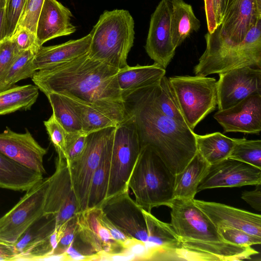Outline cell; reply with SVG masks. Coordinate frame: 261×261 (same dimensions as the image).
<instances>
[{
  "label": "cell",
  "instance_id": "obj_1",
  "mask_svg": "<svg viewBox=\"0 0 261 261\" xmlns=\"http://www.w3.org/2000/svg\"><path fill=\"white\" fill-rule=\"evenodd\" d=\"M118 71L90 58L87 53L70 61L36 71L31 78L45 95L54 92L70 97L120 123L127 115L118 83Z\"/></svg>",
  "mask_w": 261,
  "mask_h": 261
},
{
  "label": "cell",
  "instance_id": "obj_2",
  "mask_svg": "<svg viewBox=\"0 0 261 261\" xmlns=\"http://www.w3.org/2000/svg\"><path fill=\"white\" fill-rule=\"evenodd\" d=\"M123 99L126 114L134 117L141 148L151 146L173 174L181 172L197 152L194 131L162 112L154 101L152 85Z\"/></svg>",
  "mask_w": 261,
  "mask_h": 261
},
{
  "label": "cell",
  "instance_id": "obj_3",
  "mask_svg": "<svg viewBox=\"0 0 261 261\" xmlns=\"http://www.w3.org/2000/svg\"><path fill=\"white\" fill-rule=\"evenodd\" d=\"M204 37L206 48L194 67L195 75L206 76L246 66L261 69V20L239 43L223 40L217 29Z\"/></svg>",
  "mask_w": 261,
  "mask_h": 261
},
{
  "label": "cell",
  "instance_id": "obj_4",
  "mask_svg": "<svg viewBox=\"0 0 261 261\" xmlns=\"http://www.w3.org/2000/svg\"><path fill=\"white\" fill-rule=\"evenodd\" d=\"M175 175L155 150L141 147L128 182L136 202L151 213L154 207L169 206L174 198Z\"/></svg>",
  "mask_w": 261,
  "mask_h": 261
},
{
  "label": "cell",
  "instance_id": "obj_5",
  "mask_svg": "<svg viewBox=\"0 0 261 261\" xmlns=\"http://www.w3.org/2000/svg\"><path fill=\"white\" fill-rule=\"evenodd\" d=\"M134 24L127 10L105 11L89 33L88 56L119 69L127 66V56L134 44Z\"/></svg>",
  "mask_w": 261,
  "mask_h": 261
},
{
  "label": "cell",
  "instance_id": "obj_6",
  "mask_svg": "<svg viewBox=\"0 0 261 261\" xmlns=\"http://www.w3.org/2000/svg\"><path fill=\"white\" fill-rule=\"evenodd\" d=\"M168 80L185 121L193 130L216 109L217 81L214 77L198 75L173 76Z\"/></svg>",
  "mask_w": 261,
  "mask_h": 261
},
{
  "label": "cell",
  "instance_id": "obj_7",
  "mask_svg": "<svg viewBox=\"0 0 261 261\" xmlns=\"http://www.w3.org/2000/svg\"><path fill=\"white\" fill-rule=\"evenodd\" d=\"M141 148L134 117L127 115L116 126L106 198L128 191V180Z\"/></svg>",
  "mask_w": 261,
  "mask_h": 261
},
{
  "label": "cell",
  "instance_id": "obj_8",
  "mask_svg": "<svg viewBox=\"0 0 261 261\" xmlns=\"http://www.w3.org/2000/svg\"><path fill=\"white\" fill-rule=\"evenodd\" d=\"M115 128V126H110L87 134L83 151L76 159L68 164L79 213L87 208L93 174L106 148L114 139Z\"/></svg>",
  "mask_w": 261,
  "mask_h": 261
},
{
  "label": "cell",
  "instance_id": "obj_9",
  "mask_svg": "<svg viewBox=\"0 0 261 261\" xmlns=\"http://www.w3.org/2000/svg\"><path fill=\"white\" fill-rule=\"evenodd\" d=\"M45 178L27 190L19 201L0 218V241L14 244L26 230L44 215L49 184Z\"/></svg>",
  "mask_w": 261,
  "mask_h": 261
},
{
  "label": "cell",
  "instance_id": "obj_10",
  "mask_svg": "<svg viewBox=\"0 0 261 261\" xmlns=\"http://www.w3.org/2000/svg\"><path fill=\"white\" fill-rule=\"evenodd\" d=\"M55 167L49 177L44 215H54L56 227L59 228L79 213V206L66 159L57 156Z\"/></svg>",
  "mask_w": 261,
  "mask_h": 261
},
{
  "label": "cell",
  "instance_id": "obj_11",
  "mask_svg": "<svg viewBox=\"0 0 261 261\" xmlns=\"http://www.w3.org/2000/svg\"><path fill=\"white\" fill-rule=\"evenodd\" d=\"M193 200L174 198L171 208V225L180 240L221 242L217 227Z\"/></svg>",
  "mask_w": 261,
  "mask_h": 261
},
{
  "label": "cell",
  "instance_id": "obj_12",
  "mask_svg": "<svg viewBox=\"0 0 261 261\" xmlns=\"http://www.w3.org/2000/svg\"><path fill=\"white\" fill-rule=\"evenodd\" d=\"M100 207L87 208L76 214L75 237L84 246L82 253L90 260L105 255L124 253V248L112 237L99 218Z\"/></svg>",
  "mask_w": 261,
  "mask_h": 261
},
{
  "label": "cell",
  "instance_id": "obj_13",
  "mask_svg": "<svg viewBox=\"0 0 261 261\" xmlns=\"http://www.w3.org/2000/svg\"><path fill=\"white\" fill-rule=\"evenodd\" d=\"M99 207L129 237L147 242L148 232L143 208L132 199L128 191L106 198Z\"/></svg>",
  "mask_w": 261,
  "mask_h": 261
},
{
  "label": "cell",
  "instance_id": "obj_14",
  "mask_svg": "<svg viewBox=\"0 0 261 261\" xmlns=\"http://www.w3.org/2000/svg\"><path fill=\"white\" fill-rule=\"evenodd\" d=\"M219 110L229 108L251 94H261V69L243 67L219 73Z\"/></svg>",
  "mask_w": 261,
  "mask_h": 261
},
{
  "label": "cell",
  "instance_id": "obj_15",
  "mask_svg": "<svg viewBox=\"0 0 261 261\" xmlns=\"http://www.w3.org/2000/svg\"><path fill=\"white\" fill-rule=\"evenodd\" d=\"M171 0H161L151 15L145 49L148 56L166 69L175 54L171 39Z\"/></svg>",
  "mask_w": 261,
  "mask_h": 261
},
{
  "label": "cell",
  "instance_id": "obj_16",
  "mask_svg": "<svg viewBox=\"0 0 261 261\" xmlns=\"http://www.w3.org/2000/svg\"><path fill=\"white\" fill-rule=\"evenodd\" d=\"M261 183V169L231 158L211 165L197 192L216 188L238 187Z\"/></svg>",
  "mask_w": 261,
  "mask_h": 261
},
{
  "label": "cell",
  "instance_id": "obj_17",
  "mask_svg": "<svg viewBox=\"0 0 261 261\" xmlns=\"http://www.w3.org/2000/svg\"><path fill=\"white\" fill-rule=\"evenodd\" d=\"M180 241L173 252L174 259L177 257V259L189 260H241L258 253L250 246H241L224 241Z\"/></svg>",
  "mask_w": 261,
  "mask_h": 261
},
{
  "label": "cell",
  "instance_id": "obj_18",
  "mask_svg": "<svg viewBox=\"0 0 261 261\" xmlns=\"http://www.w3.org/2000/svg\"><path fill=\"white\" fill-rule=\"evenodd\" d=\"M260 20L261 0H233L217 29L223 40L237 44Z\"/></svg>",
  "mask_w": 261,
  "mask_h": 261
},
{
  "label": "cell",
  "instance_id": "obj_19",
  "mask_svg": "<svg viewBox=\"0 0 261 261\" xmlns=\"http://www.w3.org/2000/svg\"><path fill=\"white\" fill-rule=\"evenodd\" d=\"M0 152L39 173H46L43 158L47 149L37 142L27 129L24 133H18L7 127L1 133Z\"/></svg>",
  "mask_w": 261,
  "mask_h": 261
},
{
  "label": "cell",
  "instance_id": "obj_20",
  "mask_svg": "<svg viewBox=\"0 0 261 261\" xmlns=\"http://www.w3.org/2000/svg\"><path fill=\"white\" fill-rule=\"evenodd\" d=\"M214 118L225 133L259 135L261 130V94H251L229 108L219 110Z\"/></svg>",
  "mask_w": 261,
  "mask_h": 261
},
{
  "label": "cell",
  "instance_id": "obj_21",
  "mask_svg": "<svg viewBox=\"0 0 261 261\" xmlns=\"http://www.w3.org/2000/svg\"><path fill=\"white\" fill-rule=\"evenodd\" d=\"M217 228L228 226L261 237V216L224 204L194 199Z\"/></svg>",
  "mask_w": 261,
  "mask_h": 261
},
{
  "label": "cell",
  "instance_id": "obj_22",
  "mask_svg": "<svg viewBox=\"0 0 261 261\" xmlns=\"http://www.w3.org/2000/svg\"><path fill=\"white\" fill-rule=\"evenodd\" d=\"M70 10L57 0H44L38 19L36 35L40 47L47 41L76 31Z\"/></svg>",
  "mask_w": 261,
  "mask_h": 261
},
{
  "label": "cell",
  "instance_id": "obj_23",
  "mask_svg": "<svg viewBox=\"0 0 261 261\" xmlns=\"http://www.w3.org/2000/svg\"><path fill=\"white\" fill-rule=\"evenodd\" d=\"M90 34L76 39L49 46H40L33 60L36 71L67 62L87 54L90 48Z\"/></svg>",
  "mask_w": 261,
  "mask_h": 261
},
{
  "label": "cell",
  "instance_id": "obj_24",
  "mask_svg": "<svg viewBox=\"0 0 261 261\" xmlns=\"http://www.w3.org/2000/svg\"><path fill=\"white\" fill-rule=\"evenodd\" d=\"M43 179V174L12 160L0 152L1 188L27 191Z\"/></svg>",
  "mask_w": 261,
  "mask_h": 261
},
{
  "label": "cell",
  "instance_id": "obj_25",
  "mask_svg": "<svg viewBox=\"0 0 261 261\" xmlns=\"http://www.w3.org/2000/svg\"><path fill=\"white\" fill-rule=\"evenodd\" d=\"M165 74L166 69L156 63L146 66L127 65L119 69L117 77L122 98L134 91L155 84Z\"/></svg>",
  "mask_w": 261,
  "mask_h": 261
},
{
  "label": "cell",
  "instance_id": "obj_26",
  "mask_svg": "<svg viewBox=\"0 0 261 261\" xmlns=\"http://www.w3.org/2000/svg\"><path fill=\"white\" fill-rule=\"evenodd\" d=\"M170 30L172 42L176 49L201 26L193 8L184 0H171Z\"/></svg>",
  "mask_w": 261,
  "mask_h": 261
},
{
  "label": "cell",
  "instance_id": "obj_27",
  "mask_svg": "<svg viewBox=\"0 0 261 261\" xmlns=\"http://www.w3.org/2000/svg\"><path fill=\"white\" fill-rule=\"evenodd\" d=\"M210 165L197 151L184 169L175 175L174 198L193 200Z\"/></svg>",
  "mask_w": 261,
  "mask_h": 261
},
{
  "label": "cell",
  "instance_id": "obj_28",
  "mask_svg": "<svg viewBox=\"0 0 261 261\" xmlns=\"http://www.w3.org/2000/svg\"><path fill=\"white\" fill-rule=\"evenodd\" d=\"M197 151L211 165L229 158L234 138H229L220 132L204 135L195 134Z\"/></svg>",
  "mask_w": 261,
  "mask_h": 261
},
{
  "label": "cell",
  "instance_id": "obj_29",
  "mask_svg": "<svg viewBox=\"0 0 261 261\" xmlns=\"http://www.w3.org/2000/svg\"><path fill=\"white\" fill-rule=\"evenodd\" d=\"M39 95L35 85L14 86L0 91V116L31 109Z\"/></svg>",
  "mask_w": 261,
  "mask_h": 261
},
{
  "label": "cell",
  "instance_id": "obj_30",
  "mask_svg": "<svg viewBox=\"0 0 261 261\" xmlns=\"http://www.w3.org/2000/svg\"><path fill=\"white\" fill-rule=\"evenodd\" d=\"M113 142V140L106 148L99 163L93 174L88 196L87 208L99 207L106 198Z\"/></svg>",
  "mask_w": 261,
  "mask_h": 261
},
{
  "label": "cell",
  "instance_id": "obj_31",
  "mask_svg": "<svg viewBox=\"0 0 261 261\" xmlns=\"http://www.w3.org/2000/svg\"><path fill=\"white\" fill-rule=\"evenodd\" d=\"M64 96L76 110L81 119L82 132L87 135L106 127H116L120 123L113 117L96 108Z\"/></svg>",
  "mask_w": 261,
  "mask_h": 261
},
{
  "label": "cell",
  "instance_id": "obj_32",
  "mask_svg": "<svg viewBox=\"0 0 261 261\" xmlns=\"http://www.w3.org/2000/svg\"><path fill=\"white\" fill-rule=\"evenodd\" d=\"M56 229L54 215H44L34 222L14 244L19 257L51 234Z\"/></svg>",
  "mask_w": 261,
  "mask_h": 261
},
{
  "label": "cell",
  "instance_id": "obj_33",
  "mask_svg": "<svg viewBox=\"0 0 261 261\" xmlns=\"http://www.w3.org/2000/svg\"><path fill=\"white\" fill-rule=\"evenodd\" d=\"M37 50L29 49L20 52L0 79V91L7 90L18 82L32 77L36 71L33 60Z\"/></svg>",
  "mask_w": 261,
  "mask_h": 261
},
{
  "label": "cell",
  "instance_id": "obj_34",
  "mask_svg": "<svg viewBox=\"0 0 261 261\" xmlns=\"http://www.w3.org/2000/svg\"><path fill=\"white\" fill-rule=\"evenodd\" d=\"M148 232L147 243L151 246H159L167 249L174 250L180 244V238L170 224L162 222L151 213L143 209Z\"/></svg>",
  "mask_w": 261,
  "mask_h": 261
},
{
  "label": "cell",
  "instance_id": "obj_35",
  "mask_svg": "<svg viewBox=\"0 0 261 261\" xmlns=\"http://www.w3.org/2000/svg\"><path fill=\"white\" fill-rule=\"evenodd\" d=\"M53 110V114L67 133L82 132L80 118L70 103L59 94L50 92L46 95Z\"/></svg>",
  "mask_w": 261,
  "mask_h": 261
},
{
  "label": "cell",
  "instance_id": "obj_36",
  "mask_svg": "<svg viewBox=\"0 0 261 261\" xmlns=\"http://www.w3.org/2000/svg\"><path fill=\"white\" fill-rule=\"evenodd\" d=\"M152 91L154 101L163 113L175 121L188 126L181 113L168 78L165 75L153 84Z\"/></svg>",
  "mask_w": 261,
  "mask_h": 261
},
{
  "label": "cell",
  "instance_id": "obj_37",
  "mask_svg": "<svg viewBox=\"0 0 261 261\" xmlns=\"http://www.w3.org/2000/svg\"><path fill=\"white\" fill-rule=\"evenodd\" d=\"M229 158L261 169V140L234 138V145Z\"/></svg>",
  "mask_w": 261,
  "mask_h": 261
},
{
  "label": "cell",
  "instance_id": "obj_38",
  "mask_svg": "<svg viewBox=\"0 0 261 261\" xmlns=\"http://www.w3.org/2000/svg\"><path fill=\"white\" fill-rule=\"evenodd\" d=\"M27 0H7L5 7L4 40L13 34L23 12Z\"/></svg>",
  "mask_w": 261,
  "mask_h": 261
},
{
  "label": "cell",
  "instance_id": "obj_39",
  "mask_svg": "<svg viewBox=\"0 0 261 261\" xmlns=\"http://www.w3.org/2000/svg\"><path fill=\"white\" fill-rule=\"evenodd\" d=\"M224 242L241 246L260 244L261 237L255 236L239 229L224 226L217 228Z\"/></svg>",
  "mask_w": 261,
  "mask_h": 261
},
{
  "label": "cell",
  "instance_id": "obj_40",
  "mask_svg": "<svg viewBox=\"0 0 261 261\" xmlns=\"http://www.w3.org/2000/svg\"><path fill=\"white\" fill-rule=\"evenodd\" d=\"M43 123L58 156L66 159L65 142L67 133L57 121L53 114L49 118Z\"/></svg>",
  "mask_w": 261,
  "mask_h": 261
},
{
  "label": "cell",
  "instance_id": "obj_41",
  "mask_svg": "<svg viewBox=\"0 0 261 261\" xmlns=\"http://www.w3.org/2000/svg\"><path fill=\"white\" fill-rule=\"evenodd\" d=\"M44 0H27L17 27L26 28L36 34L37 23Z\"/></svg>",
  "mask_w": 261,
  "mask_h": 261
},
{
  "label": "cell",
  "instance_id": "obj_42",
  "mask_svg": "<svg viewBox=\"0 0 261 261\" xmlns=\"http://www.w3.org/2000/svg\"><path fill=\"white\" fill-rule=\"evenodd\" d=\"M87 136L83 132L67 133L65 150L66 160L68 164L81 154L86 146Z\"/></svg>",
  "mask_w": 261,
  "mask_h": 261
},
{
  "label": "cell",
  "instance_id": "obj_43",
  "mask_svg": "<svg viewBox=\"0 0 261 261\" xmlns=\"http://www.w3.org/2000/svg\"><path fill=\"white\" fill-rule=\"evenodd\" d=\"M9 39L13 42L19 52L29 49L38 50L40 47L36 34L24 27H17Z\"/></svg>",
  "mask_w": 261,
  "mask_h": 261
},
{
  "label": "cell",
  "instance_id": "obj_44",
  "mask_svg": "<svg viewBox=\"0 0 261 261\" xmlns=\"http://www.w3.org/2000/svg\"><path fill=\"white\" fill-rule=\"evenodd\" d=\"M76 226L77 217L76 215L63 224L62 237L53 255L64 253L67 249L73 244L76 233Z\"/></svg>",
  "mask_w": 261,
  "mask_h": 261
},
{
  "label": "cell",
  "instance_id": "obj_45",
  "mask_svg": "<svg viewBox=\"0 0 261 261\" xmlns=\"http://www.w3.org/2000/svg\"><path fill=\"white\" fill-rule=\"evenodd\" d=\"M19 53L10 39L0 42V79Z\"/></svg>",
  "mask_w": 261,
  "mask_h": 261
},
{
  "label": "cell",
  "instance_id": "obj_46",
  "mask_svg": "<svg viewBox=\"0 0 261 261\" xmlns=\"http://www.w3.org/2000/svg\"><path fill=\"white\" fill-rule=\"evenodd\" d=\"M99 218L102 223L108 229L114 239L124 248V244L131 237H129L113 223L104 214L101 208L99 214Z\"/></svg>",
  "mask_w": 261,
  "mask_h": 261
},
{
  "label": "cell",
  "instance_id": "obj_47",
  "mask_svg": "<svg viewBox=\"0 0 261 261\" xmlns=\"http://www.w3.org/2000/svg\"><path fill=\"white\" fill-rule=\"evenodd\" d=\"M241 198L248 203L254 209L261 211V183L256 185L254 190L244 191Z\"/></svg>",
  "mask_w": 261,
  "mask_h": 261
},
{
  "label": "cell",
  "instance_id": "obj_48",
  "mask_svg": "<svg viewBox=\"0 0 261 261\" xmlns=\"http://www.w3.org/2000/svg\"><path fill=\"white\" fill-rule=\"evenodd\" d=\"M17 253L14 244L0 241V261L17 260Z\"/></svg>",
  "mask_w": 261,
  "mask_h": 261
},
{
  "label": "cell",
  "instance_id": "obj_49",
  "mask_svg": "<svg viewBox=\"0 0 261 261\" xmlns=\"http://www.w3.org/2000/svg\"><path fill=\"white\" fill-rule=\"evenodd\" d=\"M208 32L213 33L217 28L214 11L213 0H204Z\"/></svg>",
  "mask_w": 261,
  "mask_h": 261
},
{
  "label": "cell",
  "instance_id": "obj_50",
  "mask_svg": "<svg viewBox=\"0 0 261 261\" xmlns=\"http://www.w3.org/2000/svg\"><path fill=\"white\" fill-rule=\"evenodd\" d=\"M213 5L218 28L220 25L224 15V0H213Z\"/></svg>",
  "mask_w": 261,
  "mask_h": 261
},
{
  "label": "cell",
  "instance_id": "obj_51",
  "mask_svg": "<svg viewBox=\"0 0 261 261\" xmlns=\"http://www.w3.org/2000/svg\"><path fill=\"white\" fill-rule=\"evenodd\" d=\"M5 7H0V42L4 40Z\"/></svg>",
  "mask_w": 261,
  "mask_h": 261
},
{
  "label": "cell",
  "instance_id": "obj_52",
  "mask_svg": "<svg viewBox=\"0 0 261 261\" xmlns=\"http://www.w3.org/2000/svg\"><path fill=\"white\" fill-rule=\"evenodd\" d=\"M233 1V0H224V14H225V12L226 9H227V8L229 7V6L230 5V4L232 3V2Z\"/></svg>",
  "mask_w": 261,
  "mask_h": 261
},
{
  "label": "cell",
  "instance_id": "obj_53",
  "mask_svg": "<svg viewBox=\"0 0 261 261\" xmlns=\"http://www.w3.org/2000/svg\"><path fill=\"white\" fill-rule=\"evenodd\" d=\"M7 0H0V7H5Z\"/></svg>",
  "mask_w": 261,
  "mask_h": 261
}]
</instances>
